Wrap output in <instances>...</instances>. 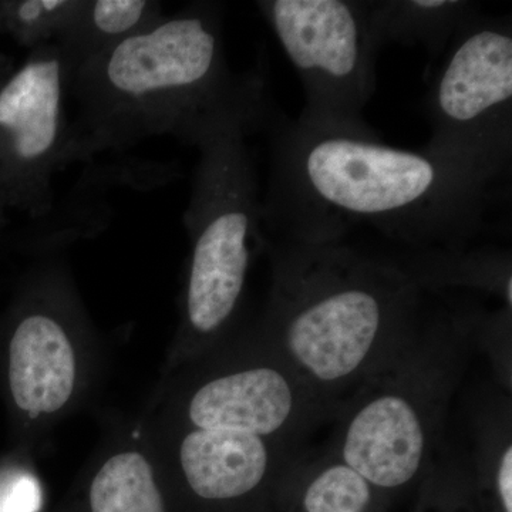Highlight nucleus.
I'll list each match as a JSON object with an SVG mask.
<instances>
[{
  "mask_svg": "<svg viewBox=\"0 0 512 512\" xmlns=\"http://www.w3.org/2000/svg\"><path fill=\"white\" fill-rule=\"evenodd\" d=\"M261 225L275 241L335 244L375 229L416 251H458L487 228L500 187L426 150L274 120Z\"/></svg>",
  "mask_w": 512,
  "mask_h": 512,
  "instance_id": "1",
  "label": "nucleus"
},
{
  "mask_svg": "<svg viewBox=\"0 0 512 512\" xmlns=\"http://www.w3.org/2000/svg\"><path fill=\"white\" fill-rule=\"evenodd\" d=\"M69 92L76 104L72 164L151 137L187 144L224 121L265 128L272 120L264 70L229 67L218 2H192L83 63Z\"/></svg>",
  "mask_w": 512,
  "mask_h": 512,
  "instance_id": "2",
  "label": "nucleus"
},
{
  "mask_svg": "<svg viewBox=\"0 0 512 512\" xmlns=\"http://www.w3.org/2000/svg\"><path fill=\"white\" fill-rule=\"evenodd\" d=\"M271 288L252 333L336 413L423 320V291L402 265L346 242L265 237Z\"/></svg>",
  "mask_w": 512,
  "mask_h": 512,
  "instance_id": "3",
  "label": "nucleus"
},
{
  "mask_svg": "<svg viewBox=\"0 0 512 512\" xmlns=\"http://www.w3.org/2000/svg\"><path fill=\"white\" fill-rule=\"evenodd\" d=\"M252 134L245 124H224L191 143L200 151L184 212L191 251L167 372L227 345L244 311L249 271L265 252Z\"/></svg>",
  "mask_w": 512,
  "mask_h": 512,
  "instance_id": "4",
  "label": "nucleus"
},
{
  "mask_svg": "<svg viewBox=\"0 0 512 512\" xmlns=\"http://www.w3.org/2000/svg\"><path fill=\"white\" fill-rule=\"evenodd\" d=\"M477 325L473 316L424 315L412 338L343 404L329 453L375 490L427 474Z\"/></svg>",
  "mask_w": 512,
  "mask_h": 512,
  "instance_id": "5",
  "label": "nucleus"
},
{
  "mask_svg": "<svg viewBox=\"0 0 512 512\" xmlns=\"http://www.w3.org/2000/svg\"><path fill=\"white\" fill-rule=\"evenodd\" d=\"M94 338L63 265L36 266L0 315V393L15 434L29 454L82 404L92 384Z\"/></svg>",
  "mask_w": 512,
  "mask_h": 512,
  "instance_id": "6",
  "label": "nucleus"
},
{
  "mask_svg": "<svg viewBox=\"0 0 512 512\" xmlns=\"http://www.w3.org/2000/svg\"><path fill=\"white\" fill-rule=\"evenodd\" d=\"M423 148L501 187L512 160V28L478 13L451 42L429 96Z\"/></svg>",
  "mask_w": 512,
  "mask_h": 512,
  "instance_id": "7",
  "label": "nucleus"
},
{
  "mask_svg": "<svg viewBox=\"0 0 512 512\" xmlns=\"http://www.w3.org/2000/svg\"><path fill=\"white\" fill-rule=\"evenodd\" d=\"M256 8L301 79L305 106L296 121L380 137L363 117L380 50L367 0H262Z\"/></svg>",
  "mask_w": 512,
  "mask_h": 512,
  "instance_id": "8",
  "label": "nucleus"
},
{
  "mask_svg": "<svg viewBox=\"0 0 512 512\" xmlns=\"http://www.w3.org/2000/svg\"><path fill=\"white\" fill-rule=\"evenodd\" d=\"M70 67L53 43L0 83V205L33 220L55 208L56 174L72 164Z\"/></svg>",
  "mask_w": 512,
  "mask_h": 512,
  "instance_id": "9",
  "label": "nucleus"
},
{
  "mask_svg": "<svg viewBox=\"0 0 512 512\" xmlns=\"http://www.w3.org/2000/svg\"><path fill=\"white\" fill-rule=\"evenodd\" d=\"M154 447L161 466L174 468L195 497L212 503L242 500L281 480L308 451L289 441L238 430H197L165 424Z\"/></svg>",
  "mask_w": 512,
  "mask_h": 512,
  "instance_id": "10",
  "label": "nucleus"
},
{
  "mask_svg": "<svg viewBox=\"0 0 512 512\" xmlns=\"http://www.w3.org/2000/svg\"><path fill=\"white\" fill-rule=\"evenodd\" d=\"M90 466V512H165L160 460L151 440L123 434L110 441Z\"/></svg>",
  "mask_w": 512,
  "mask_h": 512,
  "instance_id": "11",
  "label": "nucleus"
},
{
  "mask_svg": "<svg viewBox=\"0 0 512 512\" xmlns=\"http://www.w3.org/2000/svg\"><path fill=\"white\" fill-rule=\"evenodd\" d=\"M367 9L380 49L421 46L433 57L480 13L476 3L464 0H367Z\"/></svg>",
  "mask_w": 512,
  "mask_h": 512,
  "instance_id": "12",
  "label": "nucleus"
},
{
  "mask_svg": "<svg viewBox=\"0 0 512 512\" xmlns=\"http://www.w3.org/2000/svg\"><path fill=\"white\" fill-rule=\"evenodd\" d=\"M164 16L163 3L156 0H82L79 12L55 45L73 73L93 57L156 25Z\"/></svg>",
  "mask_w": 512,
  "mask_h": 512,
  "instance_id": "13",
  "label": "nucleus"
},
{
  "mask_svg": "<svg viewBox=\"0 0 512 512\" xmlns=\"http://www.w3.org/2000/svg\"><path fill=\"white\" fill-rule=\"evenodd\" d=\"M302 512H369L375 488L328 450L306 453L291 467Z\"/></svg>",
  "mask_w": 512,
  "mask_h": 512,
  "instance_id": "14",
  "label": "nucleus"
},
{
  "mask_svg": "<svg viewBox=\"0 0 512 512\" xmlns=\"http://www.w3.org/2000/svg\"><path fill=\"white\" fill-rule=\"evenodd\" d=\"M423 268H402L414 281L426 288L427 284L471 285L493 291L507 308L512 306L511 259L498 252L464 254L458 251H419Z\"/></svg>",
  "mask_w": 512,
  "mask_h": 512,
  "instance_id": "15",
  "label": "nucleus"
},
{
  "mask_svg": "<svg viewBox=\"0 0 512 512\" xmlns=\"http://www.w3.org/2000/svg\"><path fill=\"white\" fill-rule=\"evenodd\" d=\"M82 0H0V33L28 52L57 42Z\"/></svg>",
  "mask_w": 512,
  "mask_h": 512,
  "instance_id": "16",
  "label": "nucleus"
},
{
  "mask_svg": "<svg viewBox=\"0 0 512 512\" xmlns=\"http://www.w3.org/2000/svg\"><path fill=\"white\" fill-rule=\"evenodd\" d=\"M474 466L493 485L503 512H512V443L510 406L503 407L501 417H491L480 429Z\"/></svg>",
  "mask_w": 512,
  "mask_h": 512,
  "instance_id": "17",
  "label": "nucleus"
},
{
  "mask_svg": "<svg viewBox=\"0 0 512 512\" xmlns=\"http://www.w3.org/2000/svg\"><path fill=\"white\" fill-rule=\"evenodd\" d=\"M28 454L13 450L0 461V512H39L43 491Z\"/></svg>",
  "mask_w": 512,
  "mask_h": 512,
  "instance_id": "18",
  "label": "nucleus"
},
{
  "mask_svg": "<svg viewBox=\"0 0 512 512\" xmlns=\"http://www.w3.org/2000/svg\"><path fill=\"white\" fill-rule=\"evenodd\" d=\"M13 67H15V64L12 63V60H10L9 57L0 55V83L9 76Z\"/></svg>",
  "mask_w": 512,
  "mask_h": 512,
  "instance_id": "19",
  "label": "nucleus"
},
{
  "mask_svg": "<svg viewBox=\"0 0 512 512\" xmlns=\"http://www.w3.org/2000/svg\"><path fill=\"white\" fill-rule=\"evenodd\" d=\"M9 224V211H6L5 208L0 205V234H2L3 229L8 227Z\"/></svg>",
  "mask_w": 512,
  "mask_h": 512,
  "instance_id": "20",
  "label": "nucleus"
}]
</instances>
